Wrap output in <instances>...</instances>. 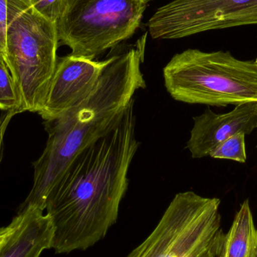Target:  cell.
<instances>
[{
    "label": "cell",
    "mask_w": 257,
    "mask_h": 257,
    "mask_svg": "<svg viewBox=\"0 0 257 257\" xmlns=\"http://www.w3.org/2000/svg\"><path fill=\"white\" fill-rule=\"evenodd\" d=\"M134 105L133 99L114 128L75 157L50 193L45 210L54 226L56 253L87 250L117 221L140 145Z\"/></svg>",
    "instance_id": "cell-1"
},
{
    "label": "cell",
    "mask_w": 257,
    "mask_h": 257,
    "mask_svg": "<svg viewBox=\"0 0 257 257\" xmlns=\"http://www.w3.org/2000/svg\"><path fill=\"white\" fill-rule=\"evenodd\" d=\"M147 36L144 34L123 54L114 56L95 88L82 102L56 120L45 121L46 146L33 163L31 191L18 212L29 208L45 211L47 200L75 157L111 131L121 120L139 89L146 87L141 69Z\"/></svg>",
    "instance_id": "cell-2"
},
{
    "label": "cell",
    "mask_w": 257,
    "mask_h": 257,
    "mask_svg": "<svg viewBox=\"0 0 257 257\" xmlns=\"http://www.w3.org/2000/svg\"><path fill=\"white\" fill-rule=\"evenodd\" d=\"M56 23L29 0H8L4 58L21 99L20 113L43 108L58 57Z\"/></svg>",
    "instance_id": "cell-3"
},
{
    "label": "cell",
    "mask_w": 257,
    "mask_h": 257,
    "mask_svg": "<svg viewBox=\"0 0 257 257\" xmlns=\"http://www.w3.org/2000/svg\"><path fill=\"white\" fill-rule=\"evenodd\" d=\"M165 86L175 100L226 106L257 102V63L228 51L187 49L163 69Z\"/></svg>",
    "instance_id": "cell-4"
},
{
    "label": "cell",
    "mask_w": 257,
    "mask_h": 257,
    "mask_svg": "<svg viewBox=\"0 0 257 257\" xmlns=\"http://www.w3.org/2000/svg\"><path fill=\"white\" fill-rule=\"evenodd\" d=\"M220 200L194 192L175 195L149 236L127 257H220L226 233Z\"/></svg>",
    "instance_id": "cell-5"
},
{
    "label": "cell",
    "mask_w": 257,
    "mask_h": 257,
    "mask_svg": "<svg viewBox=\"0 0 257 257\" xmlns=\"http://www.w3.org/2000/svg\"><path fill=\"white\" fill-rule=\"evenodd\" d=\"M145 0H65L56 22L59 42L75 57L94 60L140 27Z\"/></svg>",
    "instance_id": "cell-6"
},
{
    "label": "cell",
    "mask_w": 257,
    "mask_h": 257,
    "mask_svg": "<svg viewBox=\"0 0 257 257\" xmlns=\"http://www.w3.org/2000/svg\"><path fill=\"white\" fill-rule=\"evenodd\" d=\"M251 0H173L148 23L154 39H178L211 30L249 25Z\"/></svg>",
    "instance_id": "cell-7"
},
{
    "label": "cell",
    "mask_w": 257,
    "mask_h": 257,
    "mask_svg": "<svg viewBox=\"0 0 257 257\" xmlns=\"http://www.w3.org/2000/svg\"><path fill=\"white\" fill-rule=\"evenodd\" d=\"M111 58L102 61L69 54L58 59L43 108L38 114L51 121L82 102L93 91Z\"/></svg>",
    "instance_id": "cell-8"
},
{
    "label": "cell",
    "mask_w": 257,
    "mask_h": 257,
    "mask_svg": "<svg viewBox=\"0 0 257 257\" xmlns=\"http://www.w3.org/2000/svg\"><path fill=\"white\" fill-rule=\"evenodd\" d=\"M193 121L187 147L193 159L203 158L228 138L238 133L249 135L257 128V102L238 104L225 114L208 109L193 117Z\"/></svg>",
    "instance_id": "cell-9"
},
{
    "label": "cell",
    "mask_w": 257,
    "mask_h": 257,
    "mask_svg": "<svg viewBox=\"0 0 257 257\" xmlns=\"http://www.w3.org/2000/svg\"><path fill=\"white\" fill-rule=\"evenodd\" d=\"M10 226L0 257H39L52 247L54 226L42 210L29 208L18 212Z\"/></svg>",
    "instance_id": "cell-10"
},
{
    "label": "cell",
    "mask_w": 257,
    "mask_h": 257,
    "mask_svg": "<svg viewBox=\"0 0 257 257\" xmlns=\"http://www.w3.org/2000/svg\"><path fill=\"white\" fill-rule=\"evenodd\" d=\"M221 257H257V229L248 199L241 204L226 233Z\"/></svg>",
    "instance_id": "cell-11"
},
{
    "label": "cell",
    "mask_w": 257,
    "mask_h": 257,
    "mask_svg": "<svg viewBox=\"0 0 257 257\" xmlns=\"http://www.w3.org/2000/svg\"><path fill=\"white\" fill-rule=\"evenodd\" d=\"M21 99L15 81L0 52V109L19 114Z\"/></svg>",
    "instance_id": "cell-12"
},
{
    "label": "cell",
    "mask_w": 257,
    "mask_h": 257,
    "mask_svg": "<svg viewBox=\"0 0 257 257\" xmlns=\"http://www.w3.org/2000/svg\"><path fill=\"white\" fill-rule=\"evenodd\" d=\"M245 136L244 133H238L228 138L211 151L210 157L214 159H223L234 160L238 163H246L247 154Z\"/></svg>",
    "instance_id": "cell-13"
},
{
    "label": "cell",
    "mask_w": 257,
    "mask_h": 257,
    "mask_svg": "<svg viewBox=\"0 0 257 257\" xmlns=\"http://www.w3.org/2000/svg\"><path fill=\"white\" fill-rule=\"evenodd\" d=\"M33 9L47 19L57 22L60 18L65 0H29Z\"/></svg>",
    "instance_id": "cell-14"
},
{
    "label": "cell",
    "mask_w": 257,
    "mask_h": 257,
    "mask_svg": "<svg viewBox=\"0 0 257 257\" xmlns=\"http://www.w3.org/2000/svg\"><path fill=\"white\" fill-rule=\"evenodd\" d=\"M8 19V0H0V52L4 55Z\"/></svg>",
    "instance_id": "cell-15"
},
{
    "label": "cell",
    "mask_w": 257,
    "mask_h": 257,
    "mask_svg": "<svg viewBox=\"0 0 257 257\" xmlns=\"http://www.w3.org/2000/svg\"><path fill=\"white\" fill-rule=\"evenodd\" d=\"M249 25L257 24V0H251L248 12Z\"/></svg>",
    "instance_id": "cell-16"
},
{
    "label": "cell",
    "mask_w": 257,
    "mask_h": 257,
    "mask_svg": "<svg viewBox=\"0 0 257 257\" xmlns=\"http://www.w3.org/2000/svg\"><path fill=\"white\" fill-rule=\"evenodd\" d=\"M10 224L6 226V227L0 228V250H1L5 241H6V238L10 232Z\"/></svg>",
    "instance_id": "cell-17"
},
{
    "label": "cell",
    "mask_w": 257,
    "mask_h": 257,
    "mask_svg": "<svg viewBox=\"0 0 257 257\" xmlns=\"http://www.w3.org/2000/svg\"><path fill=\"white\" fill-rule=\"evenodd\" d=\"M5 133L2 130H0V165L3 161V155H4L5 150Z\"/></svg>",
    "instance_id": "cell-18"
},
{
    "label": "cell",
    "mask_w": 257,
    "mask_h": 257,
    "mask_svg": "<svg viewBox=\"0 0 257 257\" xmlns=\"http://www.w3.org/2000/svg\"><path fill=\"white\" fill-rule=\"evenodd\" d=\"M151 1V0H145V2L148 3V2Z\"/></svg>",
    "instance_id": "cell-19"
},
{
    "label": "cell",
    "mask_w": 257,
    "mask_h": 257,
    "mask_svg": "<svg viewBox=\"0 0 257 257\" xmlns=\"http://www.w3.org/2000/svg\"><path fill=\"white\" fill-rule=\"evenodd\" d=\"M255 62H256V63H257V58H256V60H255Z\"/></svg>",
    "instance_id": "cell-20"
},
{
    "label": "cell",
    "mask_w": 257,
    "mask_h": 257,
    "mask_svg": "<svg viewBox=\"0 0 257 257\" xmlns=\"http://www.w3.org/2000/svg\"><path fill=\"white\" fill-rule=\"evenodd\" d=\"M146 3H147V2H146Z\"/></svg>",
    "instance_id": "cell-21"
},
{
    "label": "cell",
    "mask_w": 257,
    "mask_h": 257,
    "mask_svg": "<svg viewBox=\"0 0 257 257\" xmlns=\"http://www.w3.org/2000/svg\"><path fill=\"white\" fill-rule=\"evenodd\" d=\"M220 257H221V256H220Z\"/></svg>",
    "instance_id": "cell-22"
}]
</instances>
